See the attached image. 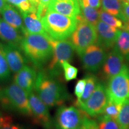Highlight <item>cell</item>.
Listing matches in <instances>:
<instances>
[{
	"mask_svg": "<svg viewBox=\"0 0 129 129\" xmlns=\"http://www.w3.org/2000/svg\"><path fill=\"white\" fill-rule=\"evenodd\" d=\"M34 90L35 93L48 108L60 106L70 99L66 87L44 69L37 72Z\"/></svg>",
	"mask_w": 129,
	"mask_h": 129,
	"instance_id": "1",
	"label": "cell"
},
{
	"mask_svg": "<svg viewBox=\"0 0 129 129\" xmlns=\"http://www.w3.org/2000/svg\"><path fill=\"white\" fill-rule=\"evenodd\" d=\"M20 48L37 69H44L53 55V47L49 37L41 34H26L23 35Z\"/></svg>",
	"mask_w": 129,
	"mask_h": 129,
	"instance_id": "2",
	"label": "cell"
},
{
	"mask_svg": "<svg viewBox=\"0 0 129 129\" xmlns=\"http://www.w3.org/2000/svg\"><path fill=\"white\" fill-rule=\"evenodd\" d=\"M41 19L48 37L54 40H65L69 38L78 23L77 17L49 10Z\"/></svg>",
	"mask_w": 129,
	"mask_h": 129,
	"instance_id": "3",
	"label": "cell"
},
{
	"mask_svg": "<svg viewBox=\"0 0 129 129\" xmlns=\"http://www.w3.org/2000/svg\"><path fill=\"white\" fill-rule=\"evenodd\" d=\"M0 105L6 110L32 117L28 94L15 83L0 90Z\"/></svg>",
	"mask_w": 129,
	"mask_h": 129,
	"instance_id": "4",
	"label": "cell"
},
{
	"mask_svg": "<svg viewBox=\"0 0 129 129\" xmlns=\"http://www.w3.org/2000/svg\"><path fill=\"white\" fill-rule=\"evenodd\" d=\"M50 42L53 47V55L46 71L52 76L57 77L62 71V63L72 60L75 48L68 40H54L50 38Z\"/></svg>",
	"mask_w": 129,
	"mask_h": 129,
	"instance_id": "5",
	"label": "cell"
},
{
	"mask_svg": "<svg viewBox=\"0 0 129 129\" xmlns=\"http://www.w3.org/2000/svg\"><path fill=\"white\" fill-rule=\"evenodd\" d=\"M77 27L70 37L75 50L80 55L88 46L96 43L98 35L95 26L85 21L81 14L77 16Z\"/></svg>",
	"mask_w": 129,
	"mask_h": 129,
	"instance_id": "6",
	"label": "cell"
},
{
	"mask_svg": "<svg viewBox=\"0 0 129 129\" xmlns=\"http://www.w3.org/2000/svg\"><path fill=\"white\" fill-rule=\"evenodd\" d=\"M85 114L78 107L60 106L53 121L54 126L56 129H79Z\"/></svg>",
	"mask_w": 129,
	"mask_h": 129,
	"instance_id": "7",
	"label": "cell"
},
{
	"mask_svg": "<svg viewBox=\"0 0 129 129\" xmlns=\"http://www.w3.org/2000/svg\"><path fill=\"white\" fill-rule=\"evenodd\" d=\"M109 99L122 104L129 99V68L125 65L120 73L109 80L106 87Z\"/></svg>",
	"mask_w": 129,
	"mask_h": 129,
	"instance_id": "8",
	"label": "cell"
},
{
	"mask_svg": "<svg viewBox=\"0 0 129 129\" xmlns=\"http://www.w3.org/2000/svg\"><path fill=\"white\" fill-rule=\"evenodd\" d=\"M108 101L106 87L104 84L98 83L96 88L88 99L78 106L89 117H98L104 112Z\"/></svg>",
	"mask_w": 129,
	"mask_h": 129,
	"instance_id": "9",
	"label": "cell"
},
{
	"mask_svg": "<svg viewBox=\"0 0 129 129\" xmlns=\"http://www.w3.org/2000/svg\"><path fill=\"white\" fill-rule=\"evenodd\" d=\"M28 98L34 121L45 129L52 128L54 124L48 110L49 108L34 91L28 93Z\"/></svg>",
	"mask_w": 129,
	"mask_h": 129,
	"instance_id": "10",
	"label": "cell"
},
{
	"mask_svg": "<svg viewBox=\"0 0 129 129\" xmlns=\"http://www.w3.org/2000/svg\"><path fill=\"white\" fill-rule=\"evenodd\" d=\"M106 55L104 48L94 44L88 46L79 56L84 68L89 72H96L102 67Z\"/></svg>",
	"mask_w": 129,
	"mask_h": 129,
	"instance_id": "11",
	"label": "cell"
},
{
	"mask_svg": "<svg viewBox=\"0 0 129 129\" xmlns=\"http://www.w3.org/2000/svg\"><path fill=\"white\" fill-rule=\"evenodd\" d=\"M0 48L4 53L12 73H17L28 64L29 61L20 47L0 42Z\"/></svg>",
	"mask_w": 129,
	"mask_h": 129,
	"instance_id": "12",
	"label": "cell"
},
{
	"mask_svg": "<svg viewBox=\"0 0 129 129\" xmlns=\"http://www.w3.org/2000/svg\"><path fill=\"white\" fill-rule=\"evenodd\" d=\"M126 65L124 57L114 46L113 49L106 55L102 66L103 73L107 79H110L117 75Z\"/></svg>",
	"mask_w": 129,
	"mask_h": 129,
	"instance_id": "13",
	"label": "cell"
},
{
	"mask_svg": "<svg viewBox=\"0 0 129 129\" xmlns=\"http://www.w3.org/2000/svg\"><path fill=\"white\" fill-rule=\"evenodd\" d=\"M95 27L98 35L97 44L106 49L114 47L120 30L102 20H99Z\"/></svg>",
	"mask_w": 129,
	"mask_h": 129,
	"instance_id": "14",
	"label": "cell"
},
{
	"mask_svg": "<svg viewBox=\"0 0 129 129\" xmlns=\"http://www.w3.org/2000/svg\"><path fill=\"white\" fill-rule=\"evenodd\" d=\"M37 69L33 66L26 64L19 72L14 74V83L29 93L34 91L37 75Z\"/></svg>",
	"mask_w": 129,
	"mask_h": 129,
	"instance_id": "15",
	"label": "cell"
},
{
	"mask_svg": "<svg viewBox=\"0 0 129 129\" xmlns=\"http://www.w3.org/2000/svg\"><path fill=\"white\" fill-rule=\"evenodd\" d=\"M48 10L74 17L81 14L78 0H51Z\"/></svg>",
	"mask_w": 129,
	"mask_h": 129,
	"instance_id": "16",
	"label": "cell"
},
{
	"mask_svg": "<svg viewBox=\"0 0 129 129\" xmlns=\"http://www.w3.org/2000/svg\"><path fill=\"white\" fill-rule=\"evenodd\" d=\"M23 35L0 17V40L7 44L20 48Z\"/></svg>",
	"mask_w": 129,
	"mask_h": 129,
	"instance_id": "17",
	"label": "cell"
},
{
	"mask_svg": "<svg viewBox=\"0 0 129 129\" xmlns=\"http://www.w3.org/2000/svg\"><path fill=\"white\" fill-rule=\"evenodd\" d=\"M3 19L9 25L17 29L23 35L26 34L22 16L17 9L10 4H7L1 12Z\"/></svg>",
	"mask_w": 129,
	"mask_h": 129,
	"instance_id": "18",
	"label": "cell"
},
{
	"mask_svg": "<svg viewBox=\"0 0 129 129\" xmlns=\"http://www.w3.org/2000/svg\"><path fill=\"white\" fill-rule=\"evenodd\" d=\"M20 14L23 18L26 34H41L48 37L43 26L41 19L37 16L36 13L20 12Z\"/></svg>",
	"mask_w": 129,
	"mask_h": 129,
	"instance_id": "19",
	"label": "cell"
},
{
	"mask_svg": "<svg viewBox=\"0 0 129 129\" xmlns=\"http://www.w3.org/2000/svg\"><path fill=\"white\" fill-rule=\"evenodd\" d=\"M115 47L124 59L129 61V31L120 30Z\"/></svg>",
	"mask_w": 129,
	"mask_h": 129,
	"instance_id": "20",
	"label": "cell"
},
{
	"mask_svg": "<svg viewBox=\"0 0 129 129\" xmlns=\"http://www.w3.org/2000/svg\"><path fill=\"white\" fill-rule=\"evenodd\" d=\"M86 78V84H85L84 90L82 94L81 98L79 101L75 102V106L78 107L80 105L83 104L90 98L92 94L98 84L97 78L93 74H88L85 77Z\"/></svg>",
	"mask_w": 129,
	"mask_h": 129,
	"instance_id": "21",
	"label": "cell"
},
{
	"mask_svg": "<svg viewBox=\"0 0 129 129\" xmlns=\"http://www.w3.org/2000/svg\"><path fill=\"white\" fill-rule=\"evenodd\" d=\"M80 6L81 17L88 23L96 26L100 19V9H96L90 6Z\"/></svg>",
	"mask_w": 129,
	"mask_h": 129,
	"instance_id": "22",
	"label": "cell"
},
{
	"mask_svg": "<svg viewBox=\"0 0 129 129\" xmlns=\"http://www.w3.org/2000/svg\"><path fill=\"white\" fill-rule=\"evenodd\" d=\"M104 10L111 15L121 18V5L120 0H101Z\"/></svg>",
	"mask_w": 129,
	"mask_h": 129,
	"instance_id": "23",
	"label": "cell"
},
{
	"mask_svg": "<svg viewBox=\"0 0 129 129\" xmlns=\"http://www.w3.org/2000/svg\"><path fill=\"white\" fill-rule=\"evenodd\" d=\"M116 120L122 129H129V99L122 103Z\"/></svg>",
	"mask_w": 129,
	"mask_h": 129,
	"instance_id": "24",
	"label": "cell"
},
{
	"mask_svg": "<svg viewBox=\"0 0 129 129\" xmlns=\"http://www.w3.org/2000/svg\"><path fill=\"white\" fill-rule=\"evenodd\" d=\"M97 117L98 129H122L117 120L104 114H101Z\"/></svg>",
	"mask_w": 129,
	"mask_h": 129,
	"instance_id": "25",
	"label": "cell"
},
{
	"mask_svg": "<svg viewBox=\"0 0 129 129\" xmlns=\"http://www.w3.org/2000/svg\"><path fill=\"white\" fill-rule=\"evenodd\" d=\"M12 71L9 67L4 53L0 48V83H7L11 79Z\"/></svg>",
	"mask_w": 129,
	"mask_h": 129,
	"instance_id": "26",
	"label": "cell"
},
{
	"mask_svg": "<svg viewBox=\"0 0 129 129\" xmlns=\"http://www.w3.org/2000/svg\"><path fill=\"white\" fill-rule=\"evenodd\" d=\"M99 18L102 22L111 26L117 29H122L123 28L124 23H122L121 20L117 18L114 16L111 15L103 9H100Z\"/></svg>",
	"mask_w": 129,
	"mask_h": 129,
	"instance_id": "27",
	"label": "cell"
},
{
	"mask_svg": "<svg viewBox=\"0 0 129 129\" xmlns=\"http://www.w3.org/2000/svg\"><path fill=\"white\" fill-rule=\"evenodd\" d=\"M6 1L18 8L20 12L37 13V8L32 4L30 0H6Z\"/></svg>",
	"mask_w": 129,
	"mask_h": 129,
	"instance_id": "28",
	"label": "cell"
},
{
	"mask_svg": "<svg viewBox=\"0 0 129 129\" xmlns=\"http://www.w3.org/2000/svg\"><path fill=\"white\" fill-rule=\"evenodd\" d=\"M122 104H118L108 98V101L107 104L102 114H104L111 118L116 120L118 115L119 112H120Z\"/></svg>",
	"mask_w": 129,
	"mask_h": 129,
	"instance_id": "29",
	"label": "cell"
},
{
	"mask_svg": "<svg viewBox=\"0 0 129 129\" xmlns=\"http://www.w3.org/2000/svg\"><path fill=\"white\" fill-rule=\"evenodd\" d=\"M62 70L63 71L64 77L67 81L75 79L78 74V69L69 63V62H64L62 64Z\"/></svg>",
	"mask_w": 129,
	"mask_h": 129,
	"instance_id": "30",
	"label": "cell"
},
{
	"mask_svg": "<svg viewBox=\"0 0 129 129\" xmlns=\"http://www.w3.org/2000/svg\"><path fill=\"white\" fill-rule=\"evenodd\" d=\"M0 129H25V128L14 122L12 117L9 116H4Z\"/></svg>",
	"mask_w": 129,
	"mask_h": 129,
	"instance_id": "31",
	"label": "cell"
},
{
	"mask_svg": "<svg viewBox=\"0 0 129 129\" xmlns=\"http://www.w3.org/2000/svg\"><path fill=\"white\" fill-rule=\"evenodd\" d=\"M79 129H98V122L96 121L91 120L89 116L85 114L81 126Z\"/></svg>",
	"mask_w": 129,
	"mask_h": 129,
	"instance_id": "32",
	"label": "cell"
},
{
	"mask_svg": "<svg viewBox=\"0 0 129 129\" xmlns=\"http://www.w3.org/2000/svg\"><path fill=\"white\" fill-rule=\"evenodd\" d=\"M50 1L51 0H40L36 13L40 19H41L47 12L48 6Z\"/></svg>",
	"mask_w": 129,
	"mask_h": 129,
	"instance_id": "33",
	"label": "cell"
},
{
	"mask_svg": "<svg viewBox=\"0 0 129 129\" xmlns=\"http://www.w3.org/2000/svg\"><path fill=\"white\" fill-rule=\"evenodd\" d=\"M85 84H86V78L85 77L77 81L76 85H75V89H74V93L77 98V101H79L81 98L84 90Z\"/></svg>",
	"mask_w": 129,
	"mask_h": 129,
	"instance_id": "34",
	"label": "cell"
},
{
	"mask_svg": "<svg viewBox=\"0 0 129 129\" xmlns=\"http://www.w3.org/2000/svg\"><path fill=\"white\" fill-rule=\"evenodd\" d=\"M121 5V18L124 23L129 20V0H120Z\"/></svg>",
	"mask_w": 129,
	"mask_h": 129,
	"instance_id": "35",
	"label": "cell"
},
{
	"mask_svg": "<svg viewBox=\"0 0 129 129\" xmlns=\"http://www.w3.org/2000/svg\"><path fill=\"white\" fill-rule=\"evenodd\" d=\"M101 0H78L80 6H90L95 9L101 7Z\"/></svg>",
	"mask_w": 129,
	"mask_h": 129,
	"instance_id": "36",
	"label": "cell"
},
{
	"mask_svg": "<svg viewBox=\"0 0 129 129\" xmlns=\"http://www.w3.org/2000/svg\"><path fill=\"white\" fill-rule=\"evenodd\" d=\"M6 2H7L6 0H0V13H1L3 8L7 4V3Z\"/></svg>",
	"mask_w": 129,
	"mask_h": 129,
	"instance_id": "37",
	"label": "cell"
},
{
	"mask_svg": "<svg viewBox=\"0 0 129 129\" xmlns=\"http://www.w3.org/2000/svg\"><path fill=\"white\" fill-rule=\"evenodd\" d=\"M122 29L126 30L129 31V20H127V22H125V23H124V26Z\"/></svg>",
	"mask_w": 129,
	"mask_h": 129,
	"instance_id": "38",
	"label": "cell"
},
{
	"mask_svg": "<svg viewBox=\"0 0 129 129\" xmlns=\"http://www.w3.org/2000/svg\"><path fill=\"white\" fill-rule=\"evenodd\" d=\"M30 1L32 3V4L34 5V6H35L37 8L38 7V4H39V1L40 0H30Z\"/></svg>",
	"mask_w": 129,
	"mask_h": 129,
	"instance_id": "39",
	"label": "cell"
},
{
	"mask_svg": "<svg viewBox=\"0 0 129 129\" xmlns=\"http://www.w3.org/2000/svg\"><path fill=\"white\" fill-rule=\"evenodd\" d=\"M3 118H4V115H3L2 112H1V111H0V127H1V124H2Z\"/></svg>",
	"mask_w": 129,
	"mask_h": 129,
	"instance_id": "40",
	"label": "cell"
}]
</instances>
